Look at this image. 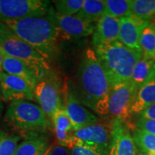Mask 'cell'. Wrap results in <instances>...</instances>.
<instances>
[{
    "label": "cell",
    "instance_id": "obj_1",
    "mask_svg": "<svg viewBox=\"0 0 155 155\" xmlns=\"http://www.w3.org/2000/svg\"><path fill=\"white\" fill-rule=\"evenodd\" d=\"M70 91L83 106L101 116L107 115V104L111 86L94 49L83 54L71 83Z\"/></svg>",
    "mask_w": 155,
    "mask_h": 155
},
{
    "label": "cell",
    "instance_id": "obj_2",
    "mask_svg": "<svg viewBox=\"0 0 155 155\" xmlns=\"http://www.w3.org/2000/svg\"><path fill=\"white\" fill-rule=\"evenodd\" d=\"M17 36L51 63L56 57L59 35L48 15L4 22Z\"/></svg>",
    "mask_w": 155,
    "mask_h": 155
},
{
    "label": "cell",
    "instance_id": "obj_3",
    "mask_svg": "<svg viewBox=\"0 0 155 155\" xmlns=\"http://www.w3.org/2000/svg\"><path fill=\"white\" fill-rule=\"evenodd\" d=\"M94 50L111 87L130 82L134 68L142 58V53L129 49L119 40L99 45Z\"/></svg>",
    "mask_w": 155,
    "mask_h": 155
},
{
    "label": "cell",
    "instance_id": "obj_4",
    "mask_svg": "<svg viewBox=\"0 0 155 155\" xmlns=\"http://www.w3.org/2000/svg\"><path fill=\"white\" fill-rule=\"evenodd\" d=\"M5 121L21 133H35L50 127L48 116L40 106L28 101H13L6 110Z\"/></svg>",
    "mask_w": 155,
    "mask_h": 155
},
{
    "label": "cell",
    "instance_id": "obj_5",
    "mask_svg": "<svg viewBox=\"0 0 155 155\" xmlns=\"http://www.w3.org/2000/svg\"><path fill=\"white\" fill-rule=\"evenodd\" d=\"M0 48L6 55L28 63L40 78L53 70L51 63L2 22H0Z\"/></svg>",
    "mask_w": 155,
    "mask_h": 155
},
{
    "label": "cell",
    "instance_id": "obj_6",
    "mask_svg": "<svg viewBox=\"0 0 155 155\" xmlns=\"http://www.w3.org/2000/svg\"><path fill=\"white\" fill-rule=\"evenodd\" d=\"M35 99L48 118L63 108V86L57 72L50 71L42 77L34 87Z\"/></svg>",
    "mask_w": 155,
    "mask_h": 155
},
{
    "label": "cell",
    "instance_id": "obj_7",
    "mask_svg": "<svg viewBox=\"0 0 155 155\" xmlns=\"http://www.w3.org/2000/svg\"><path fill=\"white\" fill-rule=\"evenodd\" d=\"M50 3L42 0H0V22L46 16Z\"/></svg>",
    "mask_w": 155,
    "mask_h": 155
},
{
    "label": "cell",
    "instance_id": "obj_8",
    "mask_svg": "<svg viewBox=\"0 0 155 155\" xmlns=\"http://www.w3.org/2000/svg\"><path fill=\"white\" fill-rule=\"evenodd\" d=\"M48 17L54 23L59 35V38L77 40L93 35L94 26L75 16H62L56 12L53 7H50Z\"/></svg>",
    "mask_w": 155,
    "mask_h": 155
},
{
    "label": "cell",
    "instance_id": "obj_9",
    "mask_svg": "<svg viewBox=\"0 0 155 155\" xmlns=\"http://www.w3.org/2000/svg\"><path fill=\"white\" fill-rule=\"evenodd\" d=\"M134 91L131 82L122 83L111 87L107 104V115L114 119H121L127 121L131 116L130 108Z\"/></svg>",
    "mask_w": 155,
    "mask_h": 155
},
{
    "label": "cell",
    "instance_id": "obj_10",
    "mask_svg": "<svg viewBox=\"0 0 155 155\" xmlns=\"http://www.w3.org/2000/svg\"><path fill=\"white\" fill-rule=\"evenodd\" d=\"M63 108L71 120L73 131H77L100 122L98 116L75 99L70 91L68 85L65 88L63 87Z\"/></svg>",
    "mask_w": 155,
    "mask_h": 155
},
{
    "label": "cell",
    "instance_id": "obj_11",
    "mask_svg": "<svg viewBox=\"0 0 155 155\" xmlns=\"http://www.w3.org/2000/svg\"><path fill=\"white\" fill-rule=\"evenodd\" d=\"M131 127L126 121L114 119L109 145V155H137V147L134 141Z\"/></svg>",
    "mask_w": 155,
    "mask_h": 155
},
{
    "label": "cell",
    "instance_id": "obj_12",
    "mask_svg": "<svg viewBox=\"0 0 155 155\" xmlns=\"http://www.w3.org/2000/svg\"><path fill=\"white\" fill-rule=\"evenodd\" d=\"M0 90L4 101H35L34 89L20 78L0 73Z\"/></svg>",
    "mask_w": 155,
    "mask_h": 155
},
{
    "label": "cell",
    "instance_id": "obj_13",
    "mask_svg": "<svg viewBox=\"0 0 155 155\" xmlns=\"http://www.w3.org/2000/svg\"><path fill=\"white\" fill-rule=\"evenodd\" d=\"M111 123H97L77 131H71V134L86 144L93 145L109 152L111 138Z\"/></svg>",
    "mask_w": 155,
    "mask_h": 155
},
{
    "label": "cell",
    "instance_id": "obj_14",
    "mask_svg": "<svg viewBox=\"0 0 155 155\" xmlns=\"http://www.w3.org/2000/svg\"><path fill=\"white\" fill-rule=\"evenodd\" d=\"M150 22L133 15L120 19L119 41L129 49L141 53L139 44L141 32Z\"/></svg>",
    "mask_w": 155,
    "mask_h": 155
},
{
    "label": "cell",
    "instance_id": "obj_15",
    "mask_svg": "<svg viewBox=\"0 0 155 155\" xmlns=\"http://www.w3.org/2000/svg\"><path fill=\"white\" fill-rule=\"evenodd\" d=\"M120 19L104 14L94 26V47L119 40Z\"/></svg>",
    "mask_w": 155,
    "mask_h": 155
},
{
    "label": "cell",
    "instance_id": "obj_16",
    "mask_svg": "<svg viewBox=\"0 0 155 155\" xmlns=\"http://www.w3.org/2000/svg\"><path fill=\"white\" fill-rule=\"evenodd\" d=\"M2 53L3 60L2 68L3 72L20 78L34 89L36 83L40 79L35 71L25 61L6 55L3 50Z\"/></svg>",
    "mask_w": 155,
    "mask_h": 155
},
{
    "label": "cell",
    "instance_id": "obj_17",
    "mask_svg": "<svg viewBox=\"0 0 155 155\" xmlns=\"http://www.w3.org/2000/svg\"><path fill=\"white\" fill-rule=\"evenodd\" d=\"M154 104H155V65L150 77L134 94L130 108L131 115L137 116Z\"/></svg>",
    "mask_w": 155,
    "mask_h": 155
},
{
    "label": "cell",
    "instance_id": "obj_18",
    "mask_svg": "<svg viewBox=\"0 0 155 155\" xmlns=\"http://www.w3.org/2000/svg\"><path fill=\"white\" fill-rule=\"evenodd\" d=\"M105 4L103 0H84L82 7L74 16L84 22H97L104 14Z\"/></svg>",
    "mask_w": 155,
    "mask_h": 155
},
{
    "label": "cell",
    "instance_id": "obj_19",
    "mask_svg": "<svg viewBox=\"0 0 155 155\" xmlns=\"http://www.w3.org/2000/svg\"><path fill=\"white\" fill-rule=\"evenodd\" d=\"M155 65V59L142 58L136 63L131 78V84L134 93L147 80Z\"/></svg>",
    "mask_w": 155,
    "mask_h": 155
},
{
    "label": "cell",
    "instance_id": "obj_20",
    "mask_svg": "<svg viewBox=\"0 0 155 155\" xmlns=\"http://www.w3.org/2000/svg\"><path fill=\"white\" fill-rule=\"evenodd\" d=\"M51 146L44 136L31 137L17 146L15 155H39Z\"/></svg>",
    "mask_w": 155,
    "mask_h": 155
},
{
    "label": "cell",
    "instance_id": "obj_21",
    "mask_svg": "<svg viewBox=\"0 0 155 155\" xmlns=\"http://www.w3.org/2000/svg\"><path fill=\"white\" fill-rule=\"evenodd\" d=\"M139 44L143 57L155 59V20L150 22L142 30Z\"/></svg>",
    "mask_w": 155,
    "mask_h": 155
},
{
    "label": "cell",
    "instance_id": "obj_22",
    "mask_svg": "<svg viewBox=\"0 0 155 155\" xmlns=\"http://www.w3.org/2000/svg\"><path fill=\"white\" fill-rule=\"evenodd\" d=\"M131 15L142 20H155V0H131Z\"/></svg>",
    "mask_w": 155,
    "mask_h": 155
},
{
    "label": "cell",
    "instance_id": "obj_23",
    "mask_svg": "<svg viewBox=\"0 0 155 155\" xmlns=\"http://www.w3.org/2000/svg\"><path fill=\"white\" fill-rule=\"evenodd\" d=\"M104 14L117 19L131 15V0H104Z\"/></svg>",
    "mask_w": 155,
    "mask_h": 155
},
{
    "label": "cell",
    "instance_id": "obj_24",
    "mask_svg": "<svg viewBox=\"0 0 155 155\" xmlns=\"http://www.w3.org/2000/svg\"><path fill=\"white\" fill-rule=\"evenodd\" d=\"M132 134L136 146L141 152L155 155V134L146 132L134 127Z\"/></svg>",
    "mask_w": 155,
    "mask_h": 155
},
{
    "label": "cell",
    "instance_id": "obj_25",
    "mask_svg": "<svg viewBox=\"0 0 155 155\" xmlns=\"http://www.w3.org/2000/svg\"><path fill=\"white\" fill-rule=\"evenodd\" d=\"M84 0H55L52 1L55 10L62 16H74L82 7Z\"/></svg>",
    "mask_w": 155,
    "mask_h": 155
},
{
    "label": "cell",
    "instance_id": "obj_26",
    "mask_svg": "<svg viewBox=\"0 0 155 155\" xmlns=\"http://www.w3.org/2000/svg\"><path fill=\"white\" fill-rule=\"evenodd\" d=\"M20 137L0 130V155H15Z\"/></svg>",
    "mask_w": 155,
    "mask_h": 155
},
{
    "label": "cell",
    "instance_id": "obj_27",
    "mask_svg": "<svg viewBox=\"0 0 155 155\" xmlns=\"http://www.w3.org/2000/svg\"><path fill=\"white\" fill-rule=\"evenodd\" d=\"M51 120L53 123L55 130L65 132L73 131L72 124L63 108L56 111L52 116Z\"/></svg>",
    "mask_w": 155,
    "mask_h": 155
},
{
    "label": "cell",
    "instance_id": "obj_28",
    "mask_svg": "<svg viewBox=\"0 0 155 155\" xmlns=\"http://www.w3.org/2000/svg\"><path fill=\"white\" fill-rule=\"evenodd\" d=\"M70 155H109V152L96 146L86 144L78 139L76 146L71 149Z\"/></svg>",
    "mask_w": 155,
    "mask_h": 155
},
{
    "label": "cell",
    "instance_id": "obj_29",
    "mask_svg": "<svg viewBox=\"0 0 155 155\" xmlns=\"http://www.w3.org/2000/svg\"><path fill=\"white\" fill-rule=\"evenodd\" d=\"M135 127L146 132L155 134V120L137 117L135 121Z\"/></svg>",
    "mask_w": 155,
    "mask_h": 155
},
{
    "label": "cell",
    "instance_id": "obj_30",
    "mask_svg": "<svg viewBox=\"0 0 155 155\" xmlns=\"http://www.w3.org/2000/svg\"><path fill=\"white\" fill-rule=\"evenodd\" d=\"M137 117L155 120V104H152L137 115Z\"/></svg>",
    "mask_w": 155,
    "mask_h": 155
},
{
    "label": "cell",
    "instance_id": "obj_31",
    "mask_svg": "<svg viewBox=\"0 0 155 155\" xmlns=\"http://www.w3.org/2000/svg\"><path fill=\"white\" fill-rule=\"evenodd\" d=\"M50 155H70V152L68 148L58 144L52 147Z\"/></svg>",
    "mask_w": 155,
    "mask_h": 155
},
{
    "label": "cell",
    "instance_id": "obj_32",
    "mask_svg": "<svg viewBox=\"0 0 155 155\" xmlns=\"http://www.w3.org/2000/svg\"><path fill=\"white\" fill-rule=\"evenodd\" d=\"M3 99L2 97L1 94V90H0V116L2 114V112L4 111V104H3Z\"/></svg>",
    "mask_w": 155,
    "mask_h": 155
},
{
    "label": "cell",
    "instance_id": "obj_33",
    "mask_svg": "<svg viewBox=\"0 0 155 155\" xmlns=\"http://www.w3.org/2000/svg\"><path fill=\"white\" fill-rule=\"evenodd\" d=\"M2 60H3V53L2 50L1 48H0V73L3 72L2 68Z\"/></svg>",
    "mask_w": 155,
    "mask_h": 155
},
{
    "label": "cell",
    "instance_id": "obj_34",
    "mask_svg": "<svg viewBox=\"0 0 155 155\" xmlns=\"http://www.w3.org/2000/svg\"><path fill=\"white\" fill-rule=\"evenodd\" d=\"M52 147H53V146H52V145H51V146H50L49 148L47 150L45 151L43 153H42V154H39V155H50V151H51V150H52Z\"/></svg>",
    "mask_w": 155,
    "mask_h": 155
},
{
    "label": "cell",
    "instance_id": "obj_35",
    "mask_svg": "<svg viewBox=\"0 0 155 155\" xmlns=\"http://www.w3.org/2000/svg\"><path fill=\"white\" fill-rule=\"evenodd\" d=\"M137 155H151V154H147V153L140 152L139 153H138V154H137Z\"/></svg>",
    "mask_w": 155,
    "mask_h": 155
}]
</instances>
